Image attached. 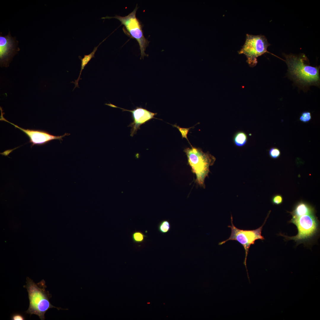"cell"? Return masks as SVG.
Returning <instances> with one entry per match:
<instances>
[{"label":"cell","mask_w":320,"mask_h":320,"mask_svg":"<svg viewBox=\"0 0 320 320\" xmlns=\"http://www.w3.org/2000/svg\"><path fill=\"white\" fill-rule=\"evenodd\" d=\"M285 62L290 77L297 83L303 87L320 84L319 67L309 65L305 55L299 56L285 55Z\"/></svg>","instance_id":"obj_1"},{"label":"cell","mask_w":320,"mask_h":320,"mask_svg":"<svg viewBox=\"0 0 320 320\" xmlns=\"http://www.w3.org/2000/svg\"><path fill=\"white\" fill-rule=\"evenodd\" d=\"M26 285L24 288L27 289L28 293L29 305L28 309L25 312L31 316L37 315L41 320L45 319L44 314L49 308H55L58 310H68L60 307L54 306L50 303L49 299L52 295L46 290L47 286L45 281L43 279L36 283L28 277L26 278Z\"/></svg>","instance_id":"obj_2"},{"label":"cell","mask_w":320,"mask_h":320,"mask_svg":"<svg viewBox=\"0 0 320 320\" xmlns=\"http://www.w3.org/2000/svg\"><path fill=\"white\" fill-rule=\"evenodd\" d=\"M188 164L196 176V181L200 186L205 187L204 180L209 172V167L213 164L215 158L210 154L204 153L199 148L191 146L185 149Z\"/></svg>","instance_id":"obj_3"},{"label":"cell","mask_w":320,"mask_h":320,"mask_svg":"<svg viewBox=\"0 0 320 320\" xmlns=\"http://www.w3.org/2000/svg\"><path fill=\"white\" fill-rule=\"evenodd\" d=\"M271 212L269 211L265 221L263 225L258 228L252 230H246L236 228L233 224V218L231 215V225H228V227L231 228V233L229 237L226 240L219 243V245H221L229 240H235L238 241L243 247L245 251V257L243 263L245 265L247 272V277L250 282L249 277L247 266V260L250 246L255 243V241L257 239L263 240L265 238L261 235L262 230L263 226L265 224L267 220L269 217Z\"/></svg>","instance_id":"obj_4"},{"label":"cell","mask_w":320,"mask_h":320,"mask_svg":"<svg viewBox=\"0 0 320 320\" xmlns=\"http://www.w3.org/2000/svg\"><path fill=\"white\" fill-rule=\"evenodd\" d=\"M137 5L131 13L125 16H121L116 15L114 17L107 16L102 17V19L116 18L118 20L124 25L130 36L135 39L138 42L140 50V59H143L145 56H148L145 51L148 46L149 41L144 36L142 27L140 21L136 17V13L137 9Z\"/></svg>","instance_id":"obj_5"},{"label":"cell","mask_w":320,"mask_h":320,"mask_svg":"<svg viewBox=\"0 0 320 320\" xmlns=\"http://www.w3.org/2000/svg\"><path fill=\"white\" fill-rule=\"evenodd\" d=\"M289 222L294 224L297 226V234L291 237L281 233H279V235L284 236L286 240H292L298 244L313 237L319 230V221L315 213L303 215L297 218L291 219Z\"/></svg>","instance_id":"obj_6"},{"label":"cell","mask_w":320,"mask_h":320,"mask_svg":"<svg viewBox=\"0 0 320 320\" xmlns=\"http://www.w3.org/2000/svg\"><path fill=\"white\" fill-rule=\"evenodd\" d=\"M269 45L265 36L247 34L244 44L238 53L244 54L247 59V62L250 67H253L257 63V58L267 52Z\"/></svg>","instance_id":"obj_7"},{"label":"cell","mask_w":320,"mask_h":320,"mask_svg":"<svg viewBox=\"0 0 320 320\" xmlns=\"http://www.w3.org/2000/svg\"><path fill=\"white\" fill-rule=\"evenodd\" d=\"M105 105L112 107L121 109L123 111H128L131 112L133 121L128 127L131 128L130 135L132 137L136 134L138 130L140 129V127L142 125L145 124L153 119H157L154 117L157 114V113L151 112L141 107H136L133 110H130L118 107L110 103H105Z\"/></svg>","instance_id":"obj_8"},{"label":"cell","mask_w":320,"mask_h":320,"mask_svg":"<svg viewBox=\"0 0 320 320\" xmlns=\"http://www.w3.org/2000/svg\"><path fill=\"white\" fill-rule=\"evenodd\" d=\"M18 41L13 37L9 31L8 34L0 35V60L1 66L7 67L14 56L19 50L17 47Z\"/></svg>","instance_id":"obj_9"},{"label":"cell","mask_w":320,"mask_h":320,"mask_svg":"<svg viewBox=\"0 0 320 320\" xmlns=\"http://www.w3.org/2000/svg\"><path fill=\"white\" fill-rule=\"evenodd\" d=\"M0 120L9 123L13 125L16 128H17L23 132L29 137L30 139L29 142L32 143V145H44L54 140H58L60 141H62L63 137L70 135L66 133L63 135L56 136L43 130L23 129L7 120L3 116L2 113L1 116Z\"/></svg>","instance_id":"obj_10"},{"label":"cell","mask_w":320,"mask_h":320,"mask_svg":"<svg viewBox=\"0 0 320 320\" xmlns=\"http://www.w3.org/2000/svg\"><path fill=\"white\" fill-rule=\"evenodd\" d=\"M288 212L292 216L291 219H295L304 215L315 213V210L309 204L301 201L296 204L292 211Z\"/></svg>","instance_id":"obj_11"},{"label":"cell","mask_w":320,"mask_h":320,"mask_svg":"<svg viewBox=\"0 0 320 320\" xmlns=\"http://www.w3.org/2000/svg\"><path fill=\"white\" fill-rule=\"evenodd\" d=\"M247 137L245 133L239 132L236 133L234 136L233 140L235 144L237 146H244L247 143Z\"/></svg>","instance_id":"obj_12"},{"label":"cell","mask_w":320,"mask_h":320,"mask_svg":"<svg viewBox=\"0 0 320 320\" xmlns=\"http://www.w3.org/2000/svg\"><path fill=\"white\" fill-rule=\"evenodd\" d=\"M171 228L170 223L168 220H167L161 221L158 226L159 231L163 234L168 233L170 231Z\"/></svg>","instance_id":"obj_13"},{"label":"cell","mask_w":320,"mask_h":320,"mask_svg":"<svg viewBox=\"0 0 320 320\" xmlns=\"http://www.w3.org/2000/svg\"><path fill=\"white\" fill-rule=\"evenodd\" d=\"M147 236L140 231H135L132 234V237L134 243L139 244L144 242Z\"/></svg>","instance_id":"obj_14"},{"label":"cell","mask_w":320,"mask_h":320,"mask_svg":"<svg viewBox=\"0 0 320 320\" xmlns=\"http://www.w3.org/2000/svg\"><path fill=\"white\" fill-rule=\"evenodd\" d=\"M269 154L271 158L276 159L278 158L280 156L281 152L278 148L273 147L269 150Z\"/></svg>","instance_id":"obj_15"},{"label":"cell","mask_w":320,"mask_h":320,"mask_svg":"<svg viewBox=\"0 0 320 320\" xmlns=\"http://www.w3.org/2000/svg\"><path fill=\"white\" fill-rule=\"evenodd\" d=\"M172 125L178 129V130L181 133L182 138H184L186 139V140L188 141V143L190 144L191 146L192 145H191V143L189 142L187 138V135L189 132V129L190 128H191L192 127L189 128H184L180 127L179 126H177L176 125Z\"/></svg>","instance_id":"obj_16"},{"label":"cell","mask_w":320,"mask_h":320,"mask_svg":"<svg viewBox=\"0 0 320 320\" xmlns=\"http://www.w3.org/2000/svg\"><path fill=\"white\" fill-rule=\"evenodd\" d=\"M311 119V113L308 111H304L302 113L299 119L303 123H306L309 122Z\"/></svg>","instance_id":"obj_17"},{"label":"cell","mask_w":320,"mask_h":320,"mask_svg":"<svg viewBox=\"0 0 320 320\" xmlns=\"http://www.w3.org/2000/svg\"><path fill=\"white\" fill-rule=\"evenodd\" d=\"M282 196L280 194H276L272 198L271 201L273 204L276 205H280L283 202Z\"/></svg>","instance_id":"obj_18"},{"label":"cell","mask_w":320,"mask_h":320,"mask_svg":"<svg viewBox=\"0 0 320 320\" xmlns=\"http://www.w3.org/2000/svg\"><path fill=\"white\" fill-rule=\"evenodd\" d=\"M11 319L12 320H24L25 319L22 314L19 313H15L12 315Z\"/></svg>","instance_id":"obj_19"}]
</instances>
